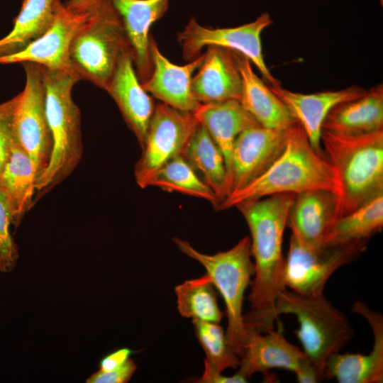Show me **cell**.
Wrapping results in <instances>:
<instances>
[{"instance_id": "obj_19", "label": "cell", "mask_w": 383, "mask_h": 383, "mask_svg": "<svg viewBox=\"0 0 383 383\" xmlns=\"http://www.w3.org/2000/svg\"><path fill=\"white\" fill-rule=\"evenodd\" d=\"M106 91L142 148L155 105L137 76L132 51L120 59Z\"/></svg>"}, {"instance_id": "obj_17", "label": "cell", "mask_w": 383, "mask_h": 383, "mask_svg": "<svg viewBox=\"0 0 383 383\" xmlns=\"http://www.w3.org/2000/svg\"><path fill=\"white\" fill-rule=\"evenodd\" d=\"M198 72L192 77V89L201 104L240 101L242 77L237 52L209 45Z\"/></svg>"}, {"instance_id": "obj_20", "label": "cell", "mask_w": 383, "mask_h": 383, "mask_svg": "<svg viewBox=\"0 0 383 383\" xmlns=\"http://www.w3.org/2000/svg\"><path fill=\"white\" fill-rule=\"evenodd\" d=\"M246 330L245 350L237 373L247 380L255 372L271 369L295 372L308 358L303 350L286 339L280 324L278 330L265 333Z\"/></svg>"}, {"instance_id": "obj_3", "label": "cell", "mask_w": 383, "mask_h": 383, "mask_svg": "<svg viewBox=\"0 0 383 383\" xmlns=\"http://www.w3.org/2000/svg\"><path fill=\"white\" fill-rule=\"evenodd\" d=\"M321 145L338 182L337 218L383 194V129L359 135L322 130Z\"/></svg>"}, {"instance_id": "obj_22", "label": "cell", "mask_w": 383, "mask_h": 383, "mask_svg": "<svg viewBox=\"0 0 383 383\" xmlns=\"http://www.w3.org/2000/svg\"><path fill=\"white\" fill-rule=\"evenodd\" d=\"M237 58L242 77L239 101L243 108L265 128L284 130L297 123L284 103L255 73L250 60L238 52Z\"/></svg>"}, {"instance_id": "obj_36", "label": "cell", "mask_w": 383, "mask_h": 383, "mask_svg": "<svg viewBox=\"0 0 383 383\" xmlns=\"http://www.w3.org/2000/svg\"><path fill=\"white\" fill-rule=\"evenodd\" d=\"M133 351L128 348H120L104 357L99 362V370L109 371L123 364Z\"/></svg>"}, {"instance_id": "obj_2", "label": "cell", "mask_w": 383, "mask_h": 383, "mask_svg": "<svg viewBox=\"0 0 383 383\" xmlns=\"http://www.w3.org/2000/svg\"><path fill=\"white\" fill-rule=\"evenodd\" d=\"M316 189H328L338 194L337 176L327 159L313 150L297 122L288 129L285 148L271 167L250 184L228 195L215 208L225 210L248 200Z\"/></svg>"}, {"instance_id": "obj_30", "label": "cell", "mask_w": 383, "mask_h": 383, "mask_svg": "<svg viewBox=\"0 0 383 383\" xmlns=\"http://www.w3.org/2000/svg\"><path fill=\"white\" fill-rule=\"evenodd\" d=\"M150 186L202 199L215 206L218 203L212 190L181 155L162 165L150 179Z\"/></svg>"}, {"instance_id": "obj_12", "label": "cell", "mask_w": 383, "mask_h": 383, "mask_svg": "<svg viewBox=\"0 0 383 383\" xmlns=\"http://www.w3.org/2000/svg\"><path fill=\"white\" fill-rule=\"evenodd\" d=\"M95 4L61 3L54 22L48 30L22 50L0 56V64L31 62L50 70L78 74L70 58V48L74 35L89 17Z\"/></svg>"}, {"instance_id": "obj_32", "label": "cell", "mask_w": 383, "mask_h": 383, "mask_svg": "<svg viewBox=\"0 0 383 383\" xmlns=\"http://www.w3.org/2000/svg\"><path fill=\"white\" fill-rule=\"evenodd\" d=\"M13 218L6 196L0 189V271L9 272L18 258V247L11 234Z\"/></svg>"}, {"instance_id": "obj_18", "label": "cell", "mask_w": 383, "mask_h": 383, "mask_svg": "<svg viewBox=\"0 0 383 383\" xmlns=\"http://www.w3.org/2000/svg\"><path fill=\"white\" fill-rule=\"evenodd\" d=\"M269 87L301 124L312 148L321 156H324L321 145L322 126L330 111L336 105L357 99L366 92L357 86L310 94L290 91L281 84Z\"/></svg>"}, {"instance_id": "obj_13", "label": "cell", "mask_w": 383, "mask_h": 383, "mask_svg": "<svg viewBox=\"0 0 383 383\" xmlns=\"http://www.w3.org/2000/svg\"><path fill=\"white\" fill-rule=\"evenodd\" d=\"M289 128L257 125L238 135L231 152L227 196L250 184L271 167L285 148Z\"/></svg>"}, {"instance_id": "obj_31", "label": "cell", "mask_w": 383, "mask_h": 383, "mask_svg": "<svg viewBox=\"0 0 383 383\" xmlns=\"http://www.w3.org/2000/svg\"><path fill=\"white\" fill-rule=\"evenodd\" d=\"M192 323L198 341L205 351L206 361L221 372L238 367L240 357L231 350L218 323L196 319H192Z\"/></svg>"}, {"instance_id": "obj_27", "label": "cell", "mask_w": 383, "mask_h": 383, "mask_svg": "<svg viewBox=\"0 0 383 383\" xmlns=\"http://www.w3.org/2000/svg\"><path fill=\"white\" fill-rule=\"evenodd\" d=\"M60 0H24L11 30L0 39V56L19 52L41 37L55 18Z\"/></svg>"}, {"instance_id": "obj_38", "label": "cell", "mask_w": 383, "mask_h": 383, "mask_svg": "<svg viewBox=\"0 0 383 383\" xmlns=\"http://www.w3.org/2000/svg\"><path fill=\"white\" fill-rule=\"evenodd\" d=\"M100 0H70L69 2L75 5H94Z\"/></svg>"}, {"instance_id": "obj_16", "label": "cell", "mask_w": 383, "mask_h": 383, "mask_svg": "<svg viewBox=\"0 0 383 383\" xmlns=\"http://www.w3.org/2000/svg\"><path fill=\"white\" fill-rule=\"evenodd\" d=\"M150 56L152 72L142 84L144 89L155 98L176 109L194 113L199 106L192 89L193 74L201 65V54L184 65L171 62L160 51L157 43L150 38Z\"/></svg>"}, {"instance_id": "obj_1", "label": "cell", "mask_w": 383, "mask_h": 383, "mask_svg": "<svg viewBox=\"0 0 383 383\" xmlns=\"http://www.w3.org/2000/svg\"><path fill=\"white\" fill-rule=\"evenodd\" d=\"M296 194H277L235 205L250 231L254 279L250 282V310L243 316L246 328L260 333L278 321L276 301L287 289L283 283L282 242L288 212Z\"/></svg>"}, {"instance_id": "obj_4", "label": "cell", "mask_w": 383, "mask_h": 383, "mask_svg": "<svg viewBox=\"0 0 383 383\" xmlns=\"http://www.w3.org/2000/svg\"><path fill=\"white\" fill-rule=\"evenodd\" d=\"M41 69L53 147L47 167L36 179L33 205L72 173L83 154L81 115L72 95L74 85L82 79L72 72Z\"/></svg>"}, {"instance_id": "obj_8", "label": "cell", "mask_w": 383, "mask_h": 383, "mask_svg": "<svg viewBox=\"0 0 383 383\" xmlns=\"http://www.w3.org/2000/svg\"><path fill=\"white\" fill-rule=\"evenodd\" d=\"M367 245V243L356 242L310 248L299 243L291 235L284 262V285L301 295H323L331 275L340 267L357 259Z\"/></svg>"}, {"instance_id": "obj_33", "label": "cell", "mask_w": 383, "mask_h": 383, "mask_svg": "<svg viewBox=\"0 0 383 383\" xmlns=\"http://www.w3.org/2000/svg\"><path fill=\"white\" fill-rule=\"evenodd\" d=\"M17 95L0 104V173L12 145L17 140L13 127L14 110Z\"/></svg>"}, {"instance_id": "obj_26", "label": "cell", "mask_w": 383, "mask_h": 383, "mask_svg": "<svg viewBox=\"0 0 383 383\" xmlns=\"http://www.w3.org/2000/svg\"><path fill=\"white\" fill-rule=\"evenodd\" d=\"M181 155L214 193L218 200L217 204L221 202L228 194V177L224 158L218 146L200 123Z\"/></svg>"}, {"instance_id": "obj_5", "label": "cell", "mask_w": 383, "mask_h": 383, "mask_svg": "<svg viewBox=\"0 0 383 383\" xmlns=\"http://www.w3.org/2000/svg\"><path fill=\"white\" fill-rule=\"evenodd\" d=\"M129 51L120 15L110 0H100L74 35L70 58L82 79L106 91L120 59Z\"/></svg>"}, {"instance_id": "obj_34", "label": "cell", "mask_w": 383, "mask_h": 383, "mask_svg": "<svg viewBox=\"0 0 383 383\" xmlns=\"http://www.w3.org/2000/svg\"><path fill=\"white\" fill-rule=\"evenodd\" d=\"M136 365L128 358L121 366L109 371H101L92 374L86 381L87 383H126L128 382L135 371Z\"/></svg>"}, {"instance_id": "obj_21", "label": "cell", "mask_w": 383, "mask_h": 383, "mask_svg": "<svg viewBox=\"0 0 383 383\" xmlns=\"http://www.w3.org/2000/svg\"><path fill=\"white\" fill-rule=\"evenodd\" d=\"M120 15L129 43L137 76L141 83L152 72L149 30L167 11L169 0H110Z\"/></svg>"}, {"instance_id": "obj_15", "label": "cell", "mask_w": 383, "mask_h": 383, "mask_svg": "<svg viewBox=\"0 0 383 383\" xmlns=\"http://www.w3.org/2000/svg\"><path fill=\"white\" fill-rule=\"evenodd\" d=\"M338 194L325 189L296 194L288 212L287 227L301 245L310 248L324 245L337 219Z\"/></svg>"}, {"instance_id": "obj_24", "label": "cell", "mask_w": 383, "mask_h": 383, "mask_svg": "<svg viewBox=\"0 0 383 383\" xmlns=\"http://www.w3.org/2000/svg\"><path fill=\"white\" fill-rule=\"evenodd\" d=\"M383 129V87L378 84L362 96L333 107L325 118L322 130L359 135Z\"/></svg>"}, {"instance_id": "obj_28", "label": "cell", "mask_w": 383, "mask_h": 383, "mask_svg": "<svg viewBox=\"0 0 383 383\" xmlns=\"http://www.w3.org/2000/svg\"><path fill=\"white\" fill-rule=\"evenodd\" d=\"M383 228V194L336 219L324 245L368 243Z\"/></svg>"}, {"instance_id": "obj_9", "label": "cell", "mask_w": 383, "mask_h": 383, "mask_svg": "<svg viewBox=\"0 0 383 383\" xmlns=\"http://www.w3.org/2000/svg\"><path fill=\"white\" fill-rule=\"evenodd\" d=\"M198 124L194 113L162 102L155 105L141 148L142 154L135 165L134 176L139 187H148L153 174L182 154Z\"/></svg>"}, {"instance_id": "obj_29", "label": "cell", "mask_w": 383, "mask_h": 383, "mask_svg": "<svg viewBox=\"0 0 383 383\" xmlns=\"http://www.w3.org/2000/svg\"><path fill=\"white\" fill-rule=\"evenodd\" d=\"M177 309L185 318L219 323L223 313L220 310L211 279L207 274L184 281L175 287Z\"/></svg>"}, {"instance_id": "obj_37", "label": "cell", "mask_w": 383, "mask_h": 383, "mask_svg": "<svg viewBox=\"0 0 383 383\" xmlns=\"http://www.w3.org/2000/svg\"><path fill=\"white\" fill-rule=\"evenodd\" d=\"M294 373L299 383H316L321 381L317 371L308 358Z\"/></svg>"}, {"instance_id": "obj_7", "label": "cell", "mask_w": 383, "mask_h": 383, "mask_svg": "<svg viewBox=\"0 0 383 383\" xmlns=\"http://www.w3.org/2000/svg\"><path fill=\"white\" fill-rule=\"evenodd\" d=\"M174 242L181 252L202 265L222 296L228 319L227 340L240 357L247 335L243 314L244 295L255 272L250 237L245 236L231 249L213 255L202 253L180 238H174Z\"/></svg>"}, {"instance_id": "obj_6", "label": "cell", "mask_w": 383, "mask_h": 383, "mask_svg": "<svg viewBox=\"0 0 383 383\" xmlns=\"http://www.w3.org/2000/svg\"><path fill=\"white\" fill-rule=\"evenodd\" d=\"M276 313L293 314L299 322L294 334L303 352L323 380L328 358L338 353L353 338V329L345 315L323 295L308 296L287 289L276 301Z\"/></svg>"}, {"instance_id": "obj_25", "label": "cell", "mask_w": 383, "mask_h": 383, "mask_svg": "<svg viewBox=\"0 0 383 383\" xmlns=\"http://www.w3.org/2000/svg\"><path fill=\"white\" fill-rule=\"evenodd\" d=\"M36 179L33 161L16 140L0 173V189L7 198L15 226L33 206Z\"/></svg>"}, {"instance_id": "obj_11", "label": "cell", "mask_w": 383, "mask_h": 383, "mask_svg": "<svg viewBox=\"0 0 383 383\" xmlns=\"http://www.w3.org/2000/svg\"><path fill=\"white\" fill-rule=\"evenodd\" d=\"M272 23L267 13L261 14L250 23L233 28H206L192 18L179 33L178 41L182 56L188 62L199 57L204 47H222L247 57L270 85L281 84L270 72L262 54L261 33Z\"/></svg>"}, {"instance_id": "obj_10", "label": "cell", "mask_w": 383, "mask_h": 383, "mask_svg": "<svg viewBox=\"0 0 383 383\" xmlns=\"http://www.w3.org/2000/svg\"><path fill=\"white\" fill-rule=\"evenodd\" d=\"M23 65L26 84L17 94L13 127L17 141L33 161L38 178L49 163L53 141L46 116L41 66L31 62Z\"/></svg>"}, {"instance_id": "obj_35", "label": "cell", "mask_w": 383, "mask_h": 383, "mask_svg": "<svg viewBox=\"0 0 383 383\" xmlns=\"http://www.w3.org/2000/svg\"><path fill=\"white\" fill-rule=\"evenodd\" d=\"M196 382L198 383H245L248 381L237 372L231 377L224 376L204 360V373Z\"/></svg>"}, {"instance_id": "obj_23", "label": "cell", "mask_w": 383, "mask_h": 383, "mask_svg": "<svg viewBox=\"0 0 383 383\" xmlns=\"http://www.w3.org/2000/svg\"><path fill=\"white\" fill-rule=\"evenodd\" d=\"M194 114L223 156L228 186L231 152L236 138L243 131L260 124L238 100L201 104Z\"/></svg>"}, {"instance_id": "obj_14", "label": "cell", "mask_w": 383, "mask_h": 383, "mask_svg": "<svg viewBox=\"0 0 383 383\" xmlns=\"http://www.w3.org/2000/svg\"><path fill=\"white\" fill-rule=\"evenodd\" d=\"M367 320L373 333V346L367 355L340 352L327 360L323 379H335L339 383H382L383 382V317L362 301L352 307Z\"/></svg>"}]
</instances>
